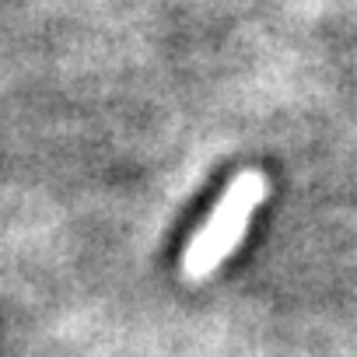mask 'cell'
<instances>
[{"instance_id": "6da1fadb", "label": "cell", "mask_w": 357, "mask_h": 357, "mask_svg": "<svg viewBox=\"0 0 357 357\" xmlns=\"http://www.w3.org/2000/svg\"><path fill=\"white\" fill-rule=\"evenodd\" d=\"M266 197H270V178L259 168H242L225 186L214 211L207 214V221L197 228V235L183 252V277L190 284L211 280L228 263V256L245 242L249 225L256 211L266 204Z\"/></svg>"}]
</instances>
